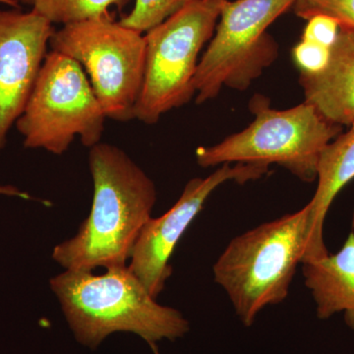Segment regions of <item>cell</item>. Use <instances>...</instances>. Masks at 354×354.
<instances>
[{
  "instance_id": "6da1fadb",
  "label": "cell",
  "mask_w": 354,
  "mask_h": 354,
  "mask_svg": "<svg viewBox=\"0 0 354 354\" xmlns=\"http://www.w3.org/2000/svg\"><path fill=\"white\" fill-rule=\"evenodd\" d=\"M94 184L88 218L71 239L53 248V259L70 271L124 267L142 230L152 218L157 188L124 151L100 142L90 148Z\"/></svg>"
},
{
  "instance_id": "7a4b0ae2",
  "label": "cell",
  "mask_w": 354,
  "mask_h": 354,
  "mask_svg": "<svg viewBox=\"0 0 354 354\" xmlns=\"http://www.w3.org/2000/svg\"><path fill=\"white\" fill-rule=\"evenodd\" d=\"M50 286L76 341L91 349L114 333H131L153 348L190 330L183 313L158 304L128 266L101 274L64 270Z\"/></svg>"
},
{
  "instance_id": "3957f363",
  "label": "cell",
  "mask_w": 354,
  "mask_h": 354,
  "mask_svg": "<svg viewBox=\"0 0 354 354\" xmlns=\"http://www.w3.org/2000/svg\"><path fill=\"white\" fill-rule=\"evenodd\" d=\"M311 239L309 203L252 228L228 243L213 267L239 320L251 327L266 307L285 301Z\"/></svg>"
},
{
  "instance_id": "277c9868",
  "label": "cell",
  "mask_w": 354,
  "mask_h": 354,
  "mask_svg": "<svg viewBox=\"0 0 354 354\" xmlns=\"http://www.w3.org/2000/svg\"><path fill=\"white\" fill-rule=\"evenodd\" d=\"M249 109L254 120L245 129L209 147H198L195 157L205 169L225 164L281 165L304 183L317 180L321 156L342 127L325 120L302 102L276 109L263 95H253Z\"/></svg>"
},
{
  "instance_id": "5b68a950",
  "label": "cell",
  "mask_w": 354,
  "mask_h": 354,
  "mask_svg": "<svg viewBox=\"0 0 354 354\" xmlns=\"http://www.w3.org/2000/svg\"><path fill=\"white\" fill-rule=\"evenodd\" d=\"M223 2L193 0L146 32L145 73L135 120L156 124L194 97L200 53L215 34Z\"/></svg>"
},
{
  "instance_id": "8992f818",
  "label": "cell",
  "mask_w": 354,
  "mask_h": 354,
  "mask_svg": "<svg viewBox=\"0 0 354 354\" xmlns=\"http://www.w3.org/2000/svg\"><path fill=\"white\" fill-rule=\"evenodd\" d=\"M106 118L81 64L51 50L15 125L25 148L62 156L76 136L88 148L102 142Z\"/></svg>"
},
{
  "instance_id": "52a82bcc",
  "label": "cell",
  "mask_w": 354,
  "mask_h": 354,
  "mask_svg": "<svg viewBox=\"0 0 354 354\" xmlns=\"http://www.w3.org/2000/svg\"><path fill=\"white\" fill-rule=\"evenodd\" d=\"M50 46L87 72L106 118L135 120L145 73V36L109 16L62 26L51 36Z\"/></svg>"
},
{
  "instance_id": "ba28073f",
  "label": "cell",
  "mask_w": 354,
  "mask_h": 354,
  "mask_svg": "<svg viewBox=\"0 0 354 354\" xmlns=\"http://www.w3.org/2000/svg\"><path fill=\"white\" fill-rule=\"evenodd\" d=\"M295 0H223L215 34L200 58L195 100L215 99L223 87L245 91L279 55L267 30Z\"/></svg>"
},
{
  "instance_id": "9c48e42d",
  "label": "cell",
  "mask_w": 354,
  "mask_h": 354,
  "mask_svg": "<svg viewBox=\"0 0 354 354\" xmlns=\"http://www.w3.org/2000/svg\"><path fill=\"white\" fill-rule=\"evenodd\" d=\"M220 165L209 176L191 179L180 197L164 215L151 218L142 230L130 257L128 269L145 286L153 297L165 290L172 274V254L193 221L204 208L209 195L227 181L244 184L257 180L269 172V167L236 162Z\"/></svg>"
},
{
  "instance_id": "30bf717a",
  "label": "cell",
  "mask_w": 354,
  "mask_h": 354,
  "mask_svg": "<svg viewBox=\"0 0 354 354\" xmlns=\"http://www.w3.org/2000/svg\"><path fill=\"white\" fill-rule=\"evenodd\" d=\"M55 31L34 11L0 8V152L27 106Z\"/></svg>"
},
{
  "instance_id": "8fae6325",
  "label": "cell",
  "mask_w": 354,
  "mask_h": 354,
  "mask_svg": "<svg viewBox=\"0 0 354 354\" xmlns=\"http://www.w3.org/2000/svg\"><path fill=\"white\" fill-rule=\"evenodd\" d=\"M304 102L339 127L354 123V27L341 26L329 59L316 73H300Z\"/></svg>"
},
{
  "instance_id": "7c38bea8",
  "label": "cell",
  "mask_w": 354,
  "mask_h": 354,
  "mask_svg": "<svg viewBox=\"0 0 354 354\" xmlns=\"http://www.w3.org/2000/svg\"><path fill=\"white\" fill-rule=\"evenodd\" d=\"M301 265L304 285L315 302L317 317L327 320L342 312L344 322L354 330V232L337 253Z\"/></svg>"
},
{
  "instance_id": "4fadbf2b",
  "label": "cell",
  "mask_w": 354,
  "mask_h": 354,
  "mask_svg": "<svg viewBox=\"0 0 354 354\" xmlns=\"http://www.w3.org/2000/svg\"><path fill=\"white\" fill-rule=\"evenodd\" d=\"M354 179V123L326 147L321 156L315 194L311 208V239L305 261L328 255L324 241V223L335 198Z\"/></svg>"
},
{
  "instance_id": "5bb4252c",
  "label": "cell",
  "mask_w": 354,
  "mask_h": 354,
  "mask_svg": "<svg viewBox=\"0 0 354 354\" xmlns=\"http://www.w3.org/2000/svg\"><path fill=\"white\" fill-rule=\"evenodd\" d=\"M31 7V10L43 16L51 24L62 26L93 18L109 17V9H122L129 0H16Z\"/></svg>"
},
{
  "instance_id": "9a60e30c",
  "label": "cell",
  "mask_w": 354,
  "mask_h": 354,
  "mask_svg": "<svg viewBox=\"0 0 354 354\" xmlns=\"http://www.w3.org/2000/svg\"><path fill=\"white\" fill-rule=\"evenodd\" d=\"M193 0H135L131 12L120 21L129 29L147 32L178 12Z\"/></svg>"
},
{
  "instance_id": "2e32d148",
  "label": "cell",
  "mask_w": 354,
  "mask_h": 354,
  "mask_svg": "<svg viewBox=\"0 0 354 354\" xmlns=\"http://www.w3.org/2000/svg\"><path fill=\"white\" fill-rule=\"evenodd\" d=\"M293 8L302 19L327 15L337 20L339 26L354 27V0H295Z\"/></svg>"
},
{
  "instance_id": "e0dca14e",
  "label": "cell",
  "mask_w": 354,
  "mask_h": 354,
  "mask_svg": "<svg viewBox=\"0 0 354 354\" xmlns=\"http://www.w3.org/2000/svg\"><path fill=\"white\" fill-rule=\"evenodd\" d=\"M330 48L301 39L293 48L292 58L300 73L312 74L320 71L327 64Z\"/></svg>"
},
{
  "instance_id": "ac0fdd59",
  "label": "cell",
  "mask_w": 354,
  "mask_h": 354,
  "mask_svg": "<svg viewBox=\"0 0 354 354\" xmlns=\"http://www.w3.org/2000/svg\"><path fill=\"white\" fill-rule=\"evenodd\" d=\"M339 29L341 26L334 18L315 15L307 20L301 39L330 48L339 36Z\"/></svg>"
},
{
  "instance_id": "d6986e66",
  "label": "cell",
  "mask_w": 354,
  "mask_h": 354,
  "mask_svg": "<svg viewBox=\"0 0 354 354\" xmlns=\"http://www.w3.org/2000/svg\"><path fill=\"white\" fill-rule=\"evenodd\" d=\"M0 195H6V196L21 197L24 199H31V197L27 193L22 192L17 187L12 185H0Z\"/></svg>"
},
{
  "instance_id": "ffe728a7",
  "label": "cell",
  "mask_w": 354,
  "mask_h": 354,
  "mask_svg": "<svg viewBox=\"0 0 354 354\" xmlns=\"http://www.w3.org/2000/svg\"><path fill=\"white\" fill-rule=\"evenodd\" d=\"M0 4H4L11 8H20L19 3L16 0H0Z\"/></svg>"
},
{
  "instance_id": "44dd1931",
  "label": "cell",
  "mask_w": 354,
  "mask_h": 354,
  "mask_svg": "<svg viewBox=\"0 0 354 354\" xmlns=\"http://www.w3.org/2000/svg\"><path fill=\"white\" fill-rule=\"evenodd\" d=\"M152 349H153V353L160 354V353H158L157 346H153V348H152Z\"/></svg>"
}]
</instances>
